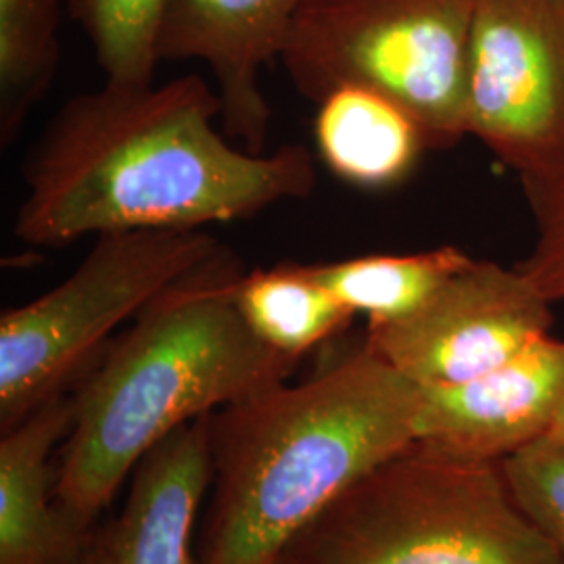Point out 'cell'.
<instances>
[{
	"label": "cell",
	"instance_id": "cell-15",
	"mask_svg": "<svg viewBox=\"0 0 564 564\" xmlns=\"http://www.w3.org/2000/svg\"><path fill=\"white\" fill-rule=\"evenodd\" d=\"M470 262L473 258L458 247L445 245L421 253L362 256L307 268L354 314H364L368 328H375L414 314Z\"/></svg>",
	"mask_w": 564,
	"mask_h": 564
},
{
	"label": "cell",
	"instance_id": "cell-14",
	"mask_svg": "<svg viewBox=\"0 0 564 564\" xmlns=\"http://www.w3.org/2000/svg\"><path fill=\"white\" fill-rule=\"evenodd\" d=\"M235 297L251 330L265 345L295 360L339 337L356 318L310 272L307 263L284 262L242 272Z\"/></svg>",
	"mask_w": 564,
	"mask_h": 564
},
{
	"label": "cell",
	"instance_id": "cell-19",
	"mask_svg": "<svg viewBox=\"0 0 564 564\" xmlns=\"http://www.w3.org/2000/svg\"><path fill=\"white\" fill-rule=\"evenodd\" d=\"M538 223V241L519 270L547 302L564 300V170L521 178Z\"/></svg>",
	"mask_w": 564,
	"mask_h": 564
},
{
	"label": "cell",
	"instance_id": "cell-10",
	"mask_svg": "<svg viewBox=\"0 0 564 564\" xmlns=\"http://www.w3.org/2000/svg\"><path fill=\"white\" fill-rule=\"evenodd\" d=\"M303 0H167L158 59L203 61L218 86L226 139L262 153L270 105L260 76L281 57Z\"/></svg>",
	"mask_w": 564,
	"mask_h": 564
},
{
	"label": "cell",
	"instance_id": "cell-17",
	"mask_svg": "<svg viewBox=\"0 0 564 564\" xmlns=\"http://www.w3.org/2000/svg\"><path fill=\"white\" fill-rule=\"evenodd\" d=\"M165 7L167 0H67L105 82L116 84H153Z\"/></svg>",
	"mask_w": 564,
	"mask_h": 564
},
{
	"label": "cell",
	"instance_id": "cell-11",
	"mask_svg": "<svg viewBox=\"0 0 564 564\" xmlns=\"http://www.w3.org/2000/svg\"><path fill=\"white\" fill-rule=\"evenodd\" d=\"M209 481L207 416H202L137 464L120 514L93 535L82 564H199L193 535Z\"/></svg>",
	"mask_w": 564,
	"mask_h": 564
},
{
	"label": "cell",
	"instance_id": "cell-3",
	"mask_svg": "<svg viewBox=\"0 0 564 564\" xmlns=\"http://www.w3.org/2000/svg\"><path fill=\"white\" fill-rule=\"evenodd\" d=\"M239 262L223 251L149 303L74 393L57 466V500L93 524L123 479L167 435L224 405L286 381L295 358L242 318Z\"/></svg>",
	"mask_w": 564,
	"mask_h": 564
},
{
	"label": "cell",
	"instance_id": "cell-4",
	"mask_svg": "<svg viewBox=\"0 0 564 564\" xmlns=\"http://www.w3.org/2000/svg\"><path fill=\"white\" fill-rule=\"evenodd\" d=\"M284 564H564L512 498L500 464L414 442L282 550Z\"/></svg>",
	"mask_w": 564,
	"mask_h": 564
},
{
	"label": "cell",
	"instance_id": "cell-12",
	"mask_svg": "<svg viewBox=\"0 0 564 564\" xmlns=\"http://www.w3.org/2000/svg\"><path fill=\"white\" fill-rule=\"evenodd\" d=\"M74 423V395L61 393L0 442V564H82L93 540L57 500L51 456Z\"/></svg>",
	"mask_w": 564,
	"mask_h": 564
},
{
	"label": "cell",
	"instance_id": "cell-16",
	"mask_svg": "<svg viewBox=\"0 0 564 564\" xmlns=\"http://www.w3.org/2000/svg\"><path fill=\"white\" fill-rule=\"evenodd\" d=\"M61 0H0V144L9 147L59 67Z\"/></svg>",
	"mask_w": 564,
	"mask_h": 564
},
{
	"label": "cell",
	"instance_id": "cell-1",
	"mask_svg": "<svg viewBox=\"0 0 564 564\" xmlns=\"http://www.w3.org/2000/svg\"><path fill=\"white\" fill-rule=\"evenodd\" d=\"M220 116L218 93L195 74L72 97L23 167L15 237L55 249L107 232L205 230L312 195L305 147L249 153L216 130Z\"/></svg>",
	"mask_w": 564,
	"mask_h": 564
},
{
	"label": "cell",
	"instance_id": "cell-7",
	"mask_svg": "<svg viewBox=\"0 0 564 564\" xmlns=\"http://www.w3.org/2000/svg\"><path fill=\"white\" fill-rule=\"evenodd\" d=\"M466 137L521 178L564 170V0H475Z\"/></svg>",
	"mask_w": 564,
	"mask_h": 564
},
{
	"label": "cell",
	"instance_id": "cell-20",
	"mask_svg": "<svg viewBox=\"0 0 564 564\" xmlns=\"http://www.w3.org/2000/svg\"><path fill=\"white\" fill-rule=\"evenodd\" d=\"M547 437H558V440H564V408L563 412H561V416H558V421H556L554 431H552Z\"/></svg>",
	"mask_w": 564,
	"mask_h": 564
},
{
	"label": "cell",
	"instance_id": "cell-5",
	"mask_svg": "<svg viewBox=\"0 0 564 564\" xmlns=\"http://www.w3.org/2000/svg\"><path fill=\"white\" fill-rule=\"evenodd\" d=\"M473 13L475 0H303L279 61L303 99L372 88L421 123L429 149H444L466 137Z\"/></svg>",
	"mask_w": 564,
	"mask_h": 564
},
{
	"label": "cell",
	"instance_id": "cell-8",
	"mask_svg": "<svg viewBox=\"0 0 564 564\" xmlns=\"http://www.w3.org/2000/svg\"><path fill=\"white\" fill-rule=\"evenodd\" d=\"M552 302L519 268L473 260L400 323L364 343L419 384L463 383L510 362L550 335Z\"/></svg>",
	"mask_w": 564,
	"mask_h": 564
},
{
	"label": "cell",
	"instance_id": "cell-21",
	"mask_svg": "<svg viewBox=\"0 0 564 564\" xmlns=\"http://www.w3.org/2000/svg\"><path fill=\"white\" fill-rule=\"evenodd\" d=\"M274 564H284V563H282L281 558H279V561H276V563H274Z\"/></svg>",
	"mask_w": 564,
	"mask_h": 564
},
{
	"label": "cell",
	"instance_id": "cell-2",
	"mask_svg": "<svg viewBox=\"0 0 564 564\" xmlns=\"http://www.w3.org/2000/svg\"><path fill=\"white\" fill-rule=\"evenodd\" d=\"M421 387L362 347L207 414L199 564H274L343 494L416 442Z\"/></svg>",
	"mask_w": 564,
	"mask_h": 564
},
{
	"label": "cell",
	"instance_id": "cell-9",
	"mask_svg": "<svg viewBox=\"0 0 564 564\" xmlns=\"http://www.w3.org/2000/svg\"><path fill=\"white\" fill-rule=\"evenodd\" d=\"M564 408V341L547 335L481 377L421 387L416 442L502 464L545 440Z\"/></svg>",
	"mask_w": 564,
	"mask_h": 564
},
{
	"label": "cell",
	"instance_id": "cell-18",
	"mask_svg": "<svg viewBox=\"0 0 564 564\" xmlns=\"http://www.w3.org/2000/svg\"><path fill=\"white\" fill-rule=\"evenodd\" d=\"M500 466L517 505L564 558V440L545 437Z\"/></svg>",
	"mask_w": 564,
	"mask_h": 564
},
{
	"label": "cell",
	"instance_id": "cell-6",
	"mask_svg": "<svg viewBox=\"0 0 564 564\" xmlns=\"http://www.w3.org/2000/svg\"><path fill=\"white\" fill-rule=\"evenodd\" d=\"M224 249L207 230L99 235L80 265L0 318V429L25 421L93 362L111 330Z\"/></svg>",
	"mask_w": 564,
	"mask_h": 564
},
{
	"label": "cell",
	"instance_id": "cell-13",
	"mask_svg": "<svg viewBox=\"0 0 564 564\" xmlns=\"http://www.w3.org/2000/svg\"><path fill=\"white\" fill-rule=\"evenodd\" d=\"M314 141L324 165L358 188H389L429 149L421 123L381 93L343 84L318 102Z\"/></svg>",
	"mask_w": 564,
	"mask_h": 564
}]
</instances>
